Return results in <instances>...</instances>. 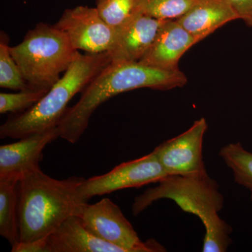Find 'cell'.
Instances as JSON below:
<instances>
[{"mask_svg":"<svg viewBox=\"0 0 252 252\" xmlns=\"http://www.w3.org/2000/svg\"><path fill=\"white\" fill-rule=\"evenodd\" d=\"M158 183L136 197L132 206L134 216L157 200L170 199L203 222L205 229L203 252L227 251L231 244L232 228L219 216L224 199L216 181L206 172L193 175H168Z\"/></svg>","mask_w":252,"mask_h":252,"instance_id":"cell-3","label":"cell"},{"mask_svg":"<svg viewBox=\"0 0 252 252\" xmlns=\"http://www.w3.org/2000/svg\"><path fill=\"white\" fill-rule=\"evenodd\" d=\"M164 21L135 11L116 29V37L108 51L111 62H138L153 44Z\"/></svg>","mask_w":252,"mask_h":252,"instance_id":"cell-10","label":"cell"},{"mask_svg":"<svg viewBox=\"0 0 252 252\" xmlns=\"http://www.w3.org/2000/svg\"><path fill=\"white\" fill-rule=\"evenodd\" d=\"M74 215L94 236L126 252L166 251L156 240L142 242L122 210L110 199L104 198L92 205L81 204Z\"/></svg>","mask_w":252,"mask_h":252,"instance_id":"cell-6","label":"cell"},{"mask_svg":"<svg viewBox=\"0 0 252 252\" xmlns=\"http://www.w3.org/2000/svg\"><path fill=\"white\" fill-rule=\"evenodd\" d=\"M60 137L59 127L32 134L14 143L0 147V179L21 175L39 167L43 151L47 144Z\"/></svg>","mask_w":252,"mask_h":252,"instance_id":"cell-12","label":"cell"},{"mask_svg":"<svg viewBox=\"0 0 252 252\" xmlns=\"http://www.w3.org/2000/svg\"><path fill=\"white\" fill-rule=\"evenodd\" d=\"M9 36L1 31L0 34V86L11 90L28 89L17 63L10 53Z\"/></svg>","mask_w":252,"mask_h":252,"instance_id":"cell-18","label":"cell"},{"mask_svg":"<svg viewBox=\"0 0 252 252\" xmlns=\"http://www.w3.org/2000/svg\"><path fill=\"white\" fill-rule=\"evenodd\" d=\"M136 0H96V9L112 28H117L135 12Z\"/></svg>","mask_w":252,"mask_h":252,"instance_id":"cell-20","label":"cell"},{"mask_svg":"<svg viewBox=\"0 0 252 252\" xmlns=\"http://www.w3.org/2000/svg\"><path fill=\"white\" fill-rule=\"evenodd\" d=\"M167 176L152 152L140 158L120 164L104 175L85 179L79 186L78 192L81 200L88 203L92 197L159 182Z\"/></svg>","mask_w":252,"mask_h":252,"instance_id":"cell-7","label":"cell"},{"mask_svg":"<svg viewBox=\"0 0 252 252\" xmlns=\"http://www.w3.org/2000/svg\"><path fill=\"white\" fill-rule=\"evenodd\" d=\"M46 252H126L117 245L94 236L73 215L46 240Z\"/></svg>","mask_w":252,"mask_h":252,"instance_id":"cell-13","label":"cell"},{"mask_svg":"<svg viewBox=\"0 0 252 252\" xmlns=\"http://www.w3.org/2000/svg\"><path fill=\"white\" fill-rule=\"evenodd\" d=\"M238 19L227 0H196L177 21L202 41L226 23Z\"/></svg>","mask_w":252,"mask_h":252,"instance_id":"cell-14","label":"cell"},{"mask_svg":"<svg viewBox=\"0 0 252 252\" xmlns=\"http://www.w3.org/2000/svg\"><path fill=\"white\" fill-rule=\"evenodd\" d=\"M16 177L0 179V235L11 247L19 242L18 186Z\"/></svg>","mask_w":252,"mask_h":252,"instance_id":"cell-15","label":"cell"},{"mask_svg":"<svg viewBox=\"0 0 252 252\" xmlns=\"http://www.w3.org/2000/svg\"><path fill=\"white\" fill-rule=\"evenodd\" d=\"M54 26L65 33L74 49L87 54L108 52L116 37L115 28L104 21L96 7L66 9Z\"/></svg>","mask_w":252,"mask_h":252,"instance_id":"cell-8","label":"cell"},{"mask_svg":"<svg viewBox=\"0 0 252 252\" xmlns=\"http://www.w3.org/2000/svg\"><path fill=\"white\" fill-rule=\"evenodd\" d=\"M206 119L195 121L181 135L165 141L153 152L167 175H193L206 172L203 158Z\"/></svg>","mask_w":252,"mask_h":252,"instance_id":"cell-9","label":"cell"},{"mask_svg":"<svg viewBox=\"0 0 252 252\" xmlns=\"http://www.w3.org/2000/svg\"><path fill=\"white\" fill-rule=\"evenodd\" d=\"M200 41L177 20L164 21L153 44L138 62L163 70H177L181 58Z\"/></svg>","mask_w":252,"mask_h":252,"instance_id":"cell-11","label":"cell"},{"mask_svg":"<svg viewBox=\"0 0 252 252\" xmlns=\"http://www.w3.org/2000/svg\"><path fill=\"white\" fill-rule=\"evenodd\" d=\"M49 91L28 88L18 93L0 94V113L18 114L31 109Z\"/></svg>","mask_w":252,"mask_h":252,"instance_id":"cell-19","label":"cell"},{"mask_svg":"<svg viewBox=\"0 0 252 252\" xmlns=\"http://www.w3.org/2000/svg\"><path fill=\"white\" fill-rule=\"evenodd\" d=\"M110 63L107 52L81 54L79 51L62 77L37 103L25 112L11 114L8 117L0 127L1 138L21 139L57 127L73 97L82 92Z\"/></svg>","mask_w":252,"mask_h":252,"instance_id":"cell-4","label":"cell"},{"mask_svg":"<svg viewBox=\"0 0 252 252\" xmlns=\"http://www.w3.org/2000/svg\"><path fill=\"white\" fill-rule=\"evenodd\" d=\"M220 157L232 172L234 181L252 194V153L240 142L230 143L220 149Z\"/></svg>","mask_w":252,"mask_h":252,"instance_id":"cell-16","label":"cell"},{"mask_svg":"<svg viewBox=\"0 0 252 252\" xmlns=\"http://www.w3.org/2000/svg\"><path fill=\"white\" fill-rule=\"evenodd\" d=\"M239 19L243 20L249 27H252V0H227Z\"/></svg>","mask_w":252,"mask_h":252,"instance_id":"cell-21","label":"cell"},{"mask_svg":"<svg viewBox=\"0 0 252 252\" xmlns=\"http://www.w3.org/2000/svg\"><path fill=\"white\" fill-rule=\"evenodd\" d=\"M196 0H136L135 11L151 17L177 20L189 11Z\"/></svg>","mask_w":252,"mask_h":252,"instance_id":"cell-17","label":"cell"},{"mask_svg":"<svg viewBox=\"0 0 252 252\" xmlns=\"http://www.w3.org/2000/svg\"><path fill=\"white\" fill-rule=\"evenodd\" d=\"M85 179L52 178L40 167L21 175L18 186L19 242L22 244L46 240L84 203L78 192Z\"/></svg>","mask_w":252,"mask_h":252,"instance_id":"cell-2","label":"cell"},{"mask_svg":"<svg viewBox=\"0 0 252 252\" xmlns=\"http://www.w3.org/2000/svg\"><path fill=\"white\" fill-rule=\"evenodd\" d=\"M187 81L180 69L163 70L139 62H111L86 86L77 103L67 108L58 126L60 137L77 143L96 109L117 94L143 88L170 90Z\"/></svg>","mask_w":252,"mask_h":252,"instance_id":"cell-1","label":"cell"},{"mask_svg":"<svg viewBox=\"0 0 252 252\" xmlns=\"http://www.w3.org/2000/svg\"><path fill=\"white\" fill-rule=\"evenodd\" d=\"M9 50L28 87L46 91L62 77L79 51L64 32L44 23H38L22 42Z\"/></svg>","mask_w":252,"mask_h":252,"instance_id":"cell-5","label":"cell"},{"mask_svg":"<svg viewBox=\"0 0 252 252\" xmlns=\"http://www.w3.org/2000/svg\"><path fill=\"white\" fill-rule=\"evenodd\" d=\"M251 199H252V194L251 195Z\"/></svg>","mask_w":252,"mask_h":252,"instance_id":"cell-22","label":"cell"}]
</instances>
